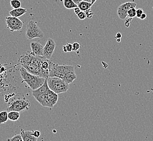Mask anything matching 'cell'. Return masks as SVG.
<instances>
[{
	"label": "cell",
	"instance_id": "26",
	"mask_svg": "<svg viewBox=\"0 0 153 141\" xmlns=\"http://www.w3.org/2000/svg\"><path fill=\"white\" fill-rule=\"evenodd\" d=\"M72 45H73V51H74V52L77 51L81 47L80 43H78L77 42L74 43Z\"/></svg>",
	"mask_w": 153,
	"mask_h": 141
},
{
	"label": "cell",
	"instance_id": "32",
	"mask_svg": "<svg viewBox=\"0 0 153 141\" xmlns=\"http://www.w3.org/2000/svg\"><path fill=\"white\" fill-rule=\"evenodd\" d=\"M122 37V34L120 33V32H118V33H117L116 35V36H115V38L116 39H118V38H121Z\"/></svg>",
	"mask_w": 153,
	"mask_h": 141
},
{
	"label": "cell",
	"instance_id": "15",
	"mask_svg": "<svg viewBox=\"0 0 153 141\" xmlns=\"http://www.w3.org/2000/svg\"><path fill=\"white\" fill-rule=\"evenodd\" d=\"M78 7L80 8L81 11L85 12L87 10L91 8V7L93 6L92 3H89L88 2H86L85 1H82L80 2V3L78 4Z\"/></svg>",
	"mask_w": 153,
	"mask_h": 141
},
{
	"label": "cell",
	"instance_id": "22",
	"mask_svg": "<svg viewBox=\"0 0 153 141\" xmlns=\"http://www.w3.org/2000/svg\"><path fill=\"white\" fill-rule=\"evenodd\" d=\"M63 52H69L73 51V45L71 43H67L63 47Z\"/></svg>",
	"mask_w": 153,
	"mask_h": 141
},
{
	"label": "cell",
	"instance_id": "14",
	"mask_svg": "<svg viewBox=\"0 0 153 141\" xmlns=\"http://www.w3.org/2000/svg\"><path fill=\"white\" fill-rule=\"evenodd\" d=\"M20 117V112L16 111H10L8 112V120L13 122L17 121Z\"/></svg>",
	"mask_w": 153,
	"mask_h": 141
},
{
	"label": "cell",
	"instance_id": "13",
	"mask_svg": "<svg viewBox=\"0 0 153 141\" xmlns=\"http://www.w3.org/2000/svg\"><path fill=\"white\" fill-rule=\"evenodd\" d=\"M76 75L75 72V70H73L68 72L65 74L63 80L68 84H70L71 83H73L74 80L76 79Z\"/></svg>",
	"mask_w": 153,
	"mask_h": 141
},
{
	"label": "cell",
	"instance_id": "8",
	"mask_svg": "<svg viewBox=\"0 0 153 141\" xmlns=\"http://www.w3.org/2000/svg\"><path fill=\"white\" fill-rule=\"evenodd\" d=\"M56 47V44L54 40L51 38L48 39L44 47V50H43L44 57H45L48 59L51 58L52 54L55 49Z\"/></svg>",
	"mask_w": 153,
	"mask_h": 141
},
{
	"label": "cell",
	"instance_id": "1",
	"mask_svg": "<svg viewBox=\"0 0 153 141\" xmlns=\"http://www.w3.org/2000/svg\"><path fill=\"white\" fill-rule=\"evenodd\" d=\"M43 58L44 56L34 55L31 53L21 55L19 62L22 67L24 68L30 73L45 78L41 68Z\"/></svg>",
	"mask_w": 153,
	"mask_h": 141
},
{
	"label": "cell",
	"instance_id": "10",
	"mask_svg": "<svg viewBox=\"0 0 153 141\" xmlns=\"http://www.w3.org/2000/svg\"><path fill=\"white\" fill-rule=\"evenodd\" d=\"M32 52L31 53L34 55H38V56H44L43 54V50L44 47L43 45L38 41L32 42L30 43Z\"/></svg>",
	"mask_w": 153,
	"mask_h": 141
},
{
	"label": "cell",
	"instance_id": "30",
	"mask_svg": "<svg viewBox=\"0 0 153 141\" xmlns=\"http://www.w3.org/2000/svg\"><path fill=\"white\" fill-rule=\"evenodd\" d=\"M74 12H75L76 15H77L81 10V9H80V8H79V7H75V8H74Z\"/></svg>",
	"mask_w": 153,
	"mask_h": 141
},
{
	"label": "cell",
	"instance_id": "28",
	"mask_svg": "<svg viewBox=\"0 0 153 141\" xmlns=\"http://www.w3.org/2000/svg\"><path fill=\"white\" fill-rule=\"evenodd\" d=\"M132 18H127L125 22V26H126V27H129L130 26V22L132 21Z\"/></svg>",
	"mask_w": 153,
	"mask_h": 141
},
{
	"label": "cell",
	"instance_id": "17",
	"mask_svg": "<svg viewBox=\"0 0 153 141\" xmlns=\"http://www.w3.org/2000/svg\"><path fill=\"white\" fill-rule=\"evenodd\" d=\"M63 4L65 8L68 9H74L78 7L77 4L75 3L73 0H63Z\"/></svg>",
	"mask_w": 153,
	"mask_h": 141
},
{
	"label": "cell",
	"instance_id": "6",
	"mask_svg": "<svg viewBox=\"0 0 153 141\" xmlns=\"http://www.w3.org/2000/svg\"><path fill=\"white\" fill-rule=\"evenodd\" d=\"M44 36V33L37 25V22L30 20L28 23L26 30V37L28 40H33L36 38L42 39Z\"/></svg>",
	"mask_w": 153,
	"mask_h": 141
},
{
	"label": "cell",
	"instance_id": "25",
	"mask_svg": "<svg viewBox=\"0 0 153 141\" xmlns=\"http://www.w3.org/2000/svg\"><path fill=\"white\" fill-rule=\"evenodd\" d=\"M77 15V17L79 18L80 20H85L87 18L86 12H83V11H81Z\"/></svg>",
	"mask_w": 153,
	"mask_h": 141
},
{
	"label": "cell",
	"instance_id": "23",
	"mask_svg": "<svg viewBox=\"0 0 153 141\" xmlns=\"http://www.w3.org/2000/svg\"><path fill=\"white\" fill-rule=\"evenodd\" d=\"M8 141H23L21 134H17L11 138L8 139Z\"/></svg>",
	"mask_w": 153,
	"mask_h": 141
},
{
	"label": "cell",
	"instance_id": "12",
	"mask_svg": "<svg viewBox=\"0 0 153 141\" xmlns=\"http://www.w3.org/2000/svg\"><path fill=\"white\" fill-rule=\"evenodd\" d=\"M27 12V9L24 8H19L17 9H13L9 12V14L12 16L19 18L20 16L24 15L25 13Z\"/></svg>",
	"mask_w": 153,
	"mask_h": 141
},
{
	"label": "cell",
	"instance_id": "7",
	"mask_svg": "<svg viewBox=\"0 0 153 141\" xmlns=\"http://www.w3.org/2000/svg\"><path fill=\"white\" fill-rule=\"evenodd\" d=\"M7 27L9 29L10 32H13L14 31H19L22 29L24 23L19 18L14 16H7L6 18Z\"/></svg>",
	"mask_w": 153,
	"mask_h": 141
},
{
	"label": "cell",
	"instance_id": "4",
	"mask_svg": "<svg viewBox=\"0 0 153 141\" xmlns=\"http://www.w3.org/2000/svg\"><path fill=\"white\" fill-rule=\"evenodd\" d=\"M47 82L50 89L57 94L66 92L69 89V84L58 77H49Z\"/></svg>",
	"mask_w": 153,
	"mask_h": 141
},
{
	"label": "cell",
	"instance_id": "36",
	"mask_svg": "<svg viewBox=\"0 0 153 141\" xmlns=\"http://www.w3.org/2000/svg\"><path fill=\"white\" fill-rule=\"evenodd\" d=\"M83 1H85L86 2H88L89 3H92V0H83Z\"/></svg>",
	"mask_w": 153,
	"mask_h": 141
},
{
	"label": "cell",
	"instance_id": "35",
	"mask_svg": "<svg viewBox=\"0 0 153 141\" xmlns=\"http://www.w3.org/2000/svg\"><path fill=\"white\" fill-rule=\"evenodd\" d=\"M117 41L118 43H120V42L121 41V38H118V39H117Z\"/></svg>",
	"mask_w": 153,
	"mask_h": 141
},
{
	"label": "cell",
	"instance_id": "5",
	"mask_svg": "<svg viewBox=\"0 0 153 141\" xmlns=\"http://www.w3.org/2000/svg\"><path fill=\"white\" fill-rule=\"evenodd\" d=\"M75 70V68L71 65L56 64L52 62L50 68L49 77H57L63 80L65 74L71 70Z\"/></svg>",
	"mask_w": 153,
	"mask_h": 141
},
{
	"label": "cell",
	"instance_id": "11",
	"mask_svg": "<svg viewBox=\"0 0 153 141\" xmlns=\"http://www.w3.org/2000/svg\"><path fill=\"white\" fill-rule=\"evenodd\" d=\"M20 134L23 141H37L38 140V138L36 137L33 134V130L28 131L22 129Z\"/></svg>",
	"mask_w": 153,
	"mask_h": 141
},
{
	"label": "cell",
	"instance_id": "33",
	"mask_svg": "<svg viewBox=\"0 0 153 141\" xmlns=\"http://www.w3.org/2000/svg\"><path fill=\"white\" fill-rule=\"evenodd\" d=\"M102 66H103V67L105 68H106L108 67V65H107V63H106V62H102Z\"/></svg>",
	"mask_w": 153,
	"mask_h": 141
},
{
	"label": "cell",
	"instance_id": "16",
	"mask_svg": "<svg viewBox=\"0 0 153 141\" xmlns=\"http://www.w3.org/2000/svg\"><path fill=\"white\" fill-rule=\"evenodd\" d=\"M117 14L121 20H125L128 17V12L126 11L124 9L120 6L117 10Z\"/></svg>",
	"mask_w": 153,
	"mask_h": 141
},
{
	"label": "cell",
	"instance_id": "20",
	"mask_svg": "<svg viewBox=\"0 0 153 141\" xmlns=\"http://www.w3.org/2000/svg\"><path fill=\"white\" fill-rule=\"evenodd\" d=\"M10 4L13 9L19 8L22 6V3L19 0H10Z\"/></svg>",
	"mask_w": 153,
	"mask_h": 141
},
{
	"label": "cell",
	"instance_id": "37",
	"mask_svg": "<svg viewBox=\"0 0 153 141\" xmlns=\"http://www.w3.org/2000/svg\"><path fill=\"white\" fill-rule=\"evenodd\" d=\"M96 1H97V0H92V4L93 5V4L95 3V2H96Z\"/></svg>",
	"mask_w": 153,
	"mask_h": 141
},
{
	"label": "cell",
	"instance_id": "31",
	"mask_svg": "<svg viewBox=\"0 0 153 141\" xmlns=\"http://www.w3.org/2000/svg\"><path fill=\"white\" fill-rule=\"evenodd\" d=\"M147 18V14H146V13H144L143 12L142 14V15L141 16V17H140V19H141V20H144L145 18Z\"/></svg>",
	"mask_w": 153,
	"mask_h": 141
},
{
	"label": "cell",
	"instance_id": "18",
	"mask_svg": "<svg viewBox=\"0 0 153 141\" xmlns=\"http://www.w3.org/2000/svg\"><path fill=\"white\" fill-rule=\"evenodd\" d=\"M8 120V112L6 110L0 112V124L6 123Z\"/></svg>",
	"mask_w": 153,
	"mask_h": 141
},
{
	"label": "cell",
	"instance_id": "9",
	"mask_svg": "<svg viewBox=\"0 0 153 141\" xmlns=\"http://www.w3.org/2000/svg\"><path fill=\"white\" fill-rule=\"evenodd\" d=\"M58 95L57 93L53 92L50 89L46 95V107L52 108L58 101Z\"/></svg>",
	"mask_w": 153,
	"mask_h": 141
},
{
	"label": "cell",
	"instance_id": "19",
	"mask_svg": "<svg viewBox=\"0 0 153 141\" xmlns=\"http://www.w3.org/2000/svg\"><path fill=\"white\" fill-rule=\"evenodd\" d=\"M120 6L122 7V8L124 9L126 11L128 12L129 9H130L131 8H136V7L137 6V4L135 2H128L123 3Z\"/></svg>",
	"mask_w": 153,
	"mask_h": 141
},
{
	"label": "cell",
	"instance_id": "34",
	"mask_svg": "<svg viewBox=\"0 0 153 141\" xmlns=\"http://www.w3.org/2000/svg\"><path fill=\"white\" fill-rule=\"evenodd\" d=\"M73 1L74 2L76 3V4L78 5V4L80 3V2H81L82 1H83V0H73Z\"/></svg>",
	"mask_w": 153,
	"mask_h": 141
},
{
	"label": "cell",
	"instance_id": "21",
	"mask_svg": "<svg viewBox=\"0 0 153 141\" xmlns=\"http://www.w3.org/2000/svg\"><path fill=\"white\" fill-rule=\"evenodd\" d=\"M136 16V8H133L129 9L128 11V18H134Z\"/></svg>",
	"mask_w": 153,
	"mask_h": 141
},
{
	"label": "cell",
	"instance_id": "29",
	"mask_svg": "<svg viewBox=\"0 0 153 141\" xmlns=\"http://www.w3.org/2000/svg\"><path fill=\"white\" fill-rule=\"evenodd\" d=\"M33 134L36 137L38 138L39 137H40V131L38 130H33Z\"/></svg>",
	"mask_w": 153,
	"mask_h": 141
},
{
	"label": "cell",
	"instance_id": "2",
	"mask_svg": "<svg viewBox=\"0 0 153 141\" xmlns=\"http://www.w3.org/2000/svg\"><path fill=\"white\" fill-rule=\"evenodd\" d=\"M31 106V103L22 94H18L10 99L8 103L7 111H16L23 112L27 110Z\"/></svg>",
	"mask_w": 153,
	"mask_h": 141
},
{
	"label": "cell",
	"instance_id": "24",
	"mask_svg": "<svg viewBox=\"0 0 153 141\" xmlns=\"http://www.w3.org/2000/svg\"><path fill=\"white\" fill-rule=\"evenodd\" d=\"M85 12H86V16L87 18H93V15H94V12H93L91 8H89L88 10H86Z\"/></svg>",
	"mask_w": 153,
	"mask_h": 141
},
{
	"label": "cell",
	"instance_id": "3",
	"mask_svg": "<svg viewBox=\"0 0 153 141\" xmlns=\"http://www.w3.org/2000/svg\"><path fill=\"white\" fill-rule=\"evenodd\" d=\"M22 79L32 90L38 89L45 83L46 78L34 75L28 72L24 68L22 67L20 70Z\"/></svg>",
	"mask_w": 153,
	"mask_h": 141
},
{
	"label": "cell",
	"instance_id": "27",
	"mask_svg": "<svg viewBox=\"0 0 153 141\" xmlns=\"http://www.w3.org/2000/svg\"><path fill=\"white\" fill-rule=\"evenodd\" d=\"M144 12H143V10L141 8H139V9H136V17L137 18H140L141 16L142 15V14Z\"/></svg>",
	"mask_w": 153,
	"mask_h": 141
}]
</instances>
